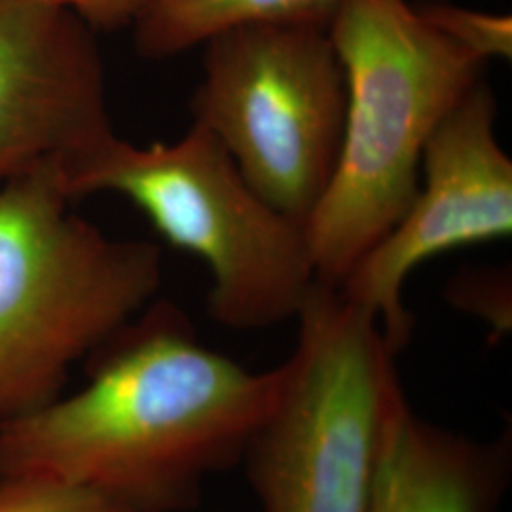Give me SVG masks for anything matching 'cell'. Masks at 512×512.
Here are the masks:
<instances>
[{
    "label": "cell",
    "instance_id": "8fae6325",
    "mask_svg": "<svg viewBox=\"0 0 512 512\" xmlns=\"http://www.w3.org/2000/svg\"><path fill=\"white\" fill-rule=\"evenodd\" d=\"M0 512H131L92 488L38 473L0 475Z\"/></svg>",
    "mask_w": 512,
    "mask_h": 512
},
{
    "label": "cell",
    "instance_id": "5b68a950",
    "mask_svg": "<svg viewBox=\"0 0 512 512\" xmlns=\"http://www.w3.org/2000/svg\"><path fill=\"white\" fill-rule=\"evenodd\" d=\"M279 389L243 454L260 512H370L406 403L378 319L317 283L298 313Z\"/></svg>",
    "mask_w": 512,
    "mask_h": 512
},
{
    "label": "cell",
    "instance_id": "277c9868",
    "mask_svg": "<svg viewBox=\"0 0 512 512\" xmlns=\"http://www.w3.org/2000/svg\"><path fill=\"white\" fill-rule=\"evenodd\" d=\"M67 194H118L211 272L209 313L234 330L296 319L317 285L306 226L264 202L205 129L135 145L112 131L59 162Z\"/></svg>",
    "mask_w": 512,
    "mask_h": 512
},
{
    "label": "cell",
    "instance_id": "ba28073f",
    "mask_svg": "<svg viewBox=\"0 0 512 512\" xmlns=\"http://www.w3.org/2000/svg\"><path fill=\"white\" fill-rule=\"evenodd\" d=\"M114 131L93 29L38 0H0V184Z\"/></svg>",
    "mask_w": 512,
    "mask_h": 512
},
{
    "label": "cell",
    "instance_id": "52a82bcc",
    "mask_svg": "<svg viewBox=\"0 0 512 512\" xmlns=\"http://www.w3.org/2000/svg\"><path fill=\"white\" fill-rule=\"evenodd\" d=\"M495 118L494 92L482 78L431 135L403 219L338 287L378 319L397 353L414 325L403 302L408 275L429 258L512 234V160L497 139Z\"/></svg>",
    "mask_w": 512,
    "mask_h": 512
},
{
    "label": "cell",
    "instance_id": "30bf717a",
    "mask_svg": "<svg viewBox=\"0 0 512 512\" xmlns=\"http://www.w3.org/2000/svg\"><path fill=\"white\" fill-rule=\"evenodd\" d=\"M338 0H148L135 19L139 55L167 59L245 23L313 19L327 23Z\"/></svg>",
    "mask_w": 512,
    "mask_h": 512
},
{
    "label": "cell",
    "instance_id": "7c38bea8",
    "mask_svg": "<svg viewBox=\"0 0 512 512\" xmlns=\"http://www.w3.org/2000/svg\"><path fill=\"white\" fill-rule=\"evenodd\" d=\"M437 31L456 42L467 54L488 63L490 59H511L512 18L452 2H429L418 8Z\"/></svg>",
    "mask_w": 512,
    "mask_h": 512
},
{
    "label": "cell",
    "instance_id": "4fadbf2b",
    "mask_svg": "<svg viewBox=\"0 0 512 512\" xmlns=\"http://www.w3.org/2000/svg\"><path fill=\"white\" fill-rule=\"evenodd\" d=\"M65 8L86 21L93 31H116L133 25L148 0H38Z\"/></svg>",
    "mask_w": 512,
    "mask_h": 512
},
{
    "label": "cell",
    "instance_id": "8992f818",
    "mask_svg": "<svg viewBox=\"0 0 512 512\" xmlns=\"http://www.w3.org/2000/svg\"><path fill=\"white\" fill-rule=\"evenodd\" d=\"M202 46L192 124L219 141L264 202L304 224L329 184L346 110L327 23H245Z\"/></svg>",
    "mask_w": 512,
    "mask_h": 512
},
{
    "label": "cell",
    "instance_id": "9c48e42d",
    "mask_svg": "<svg viewBox=\"0 0 512 512\" xmlns=\"http://www.w3.org/2000/svg\"><path fill=\"white\" fill-rule=\"evenodd\" d=\"M509 439L476 442L408 401L391 425L370 512H495L511 469Z\"/></svg>",
    "mask_w": 512,
    "mask_h": 512
},
{
    "label": "cell",
    "instance_id": "6da1fadb",
    "mask_svg": "<svg viewBox=\"0 0 512 512\" xmlns=\"http://www.w3.org/2000/svg\"><path fill=\"white\" fill-rule=\"evenodd\" d=\"M88 382L0 423V475L92 488L131 512H184L241 463L270 412L279 366L253 372L202 344L169 302H150L90 357Z\"/></svg>",
    "mask_w": 512,
    "mask_h": 512
},
{
    "label": "cell",
    "instance_id": "3957f363",
    "mask_svg": "<svg viewBox=\"0 0 512 512\" xmlns=\"http://www.w3.org/2000/svg\"><path fill=\"white\" fill-rule=\"evenodd\" d=\"M71 202L57 160L0 184V423L54 401L162 285L156 245L110 238Z\"/></svg>",
    "mask_w": 512,
    "mask_h": 512
},
{
    "label": "cell",
    "instance_id": "7a4b0ae2",
    "mask_svg": "<svg viewBox=\"0 0 512 512\" xmlns=\"http://www.w3.org/2000/svg\"><path fill=\"white\" fill-rule=\"evenodd\" d=\"M327 31L344 69L346 110L329 184L304 226L317 283L340 287L403 219L431 135L486 63L408 0H338Z\"/></svg>",
    "mask_w": 512,
    "mask_h": 512
}]
</instances>
